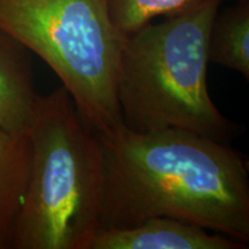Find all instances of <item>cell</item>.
Wrapping results in <instances>:
<instances>
[{
    "label": "cell",
    "mask_w": 249,
    "mask_h": 249,
    "mask_svg": "<svg viewBox=\"0 0 249 249\" xmlns=\"http://www.w3.org/2000/svg\"><path fill=\"white\" fill-rule=\"evenodd\" d=\"M98 138L99 229L171 217L249 244L248 166L238 150L188 130L139 133L124 124Z\"/></svg>",
    "instance_id": "cell-1"
},
{
    "label": "cell",
    "mask_w": 249,
    "mask_h": 249,
    "mask_svg": "<svg viewBox=\"0 0 249 249\" xmlns=\"http://www.w3.org/2000/svg\"><path fill=\"white\" fill-rule=\"evenodd\" d=\"M222 0H198L163 22L124 36L117 96L124 127L182 129L229 143L239 126L220 113L208 89L209 37Z\"/></svg>",
    "instance_id": "cell-2"
},
{
    "label": "cell",
    "mask_w": 249,
    "mask_h": 249,
    "mask_svg": "<svg viewBox=\"0 0 249 249\" xmlns=\"http://www.w3.org/2000/svg\"><path fill=\"white\" fill-rule=\"evenodd\" d=\"M13 249H89L99 229L103 149L64 87L39 96Z\"/></svg>",
    "instance_id": "cell-3"
},
{
    "label": "cell",
    "mask_w": 249,
    "mask_h": 249,
    "mask_svg": "<svg viewBox=\"0 0 249 249\" xmlns=\"http://www.w3.org/2000/svg\"><path fill=\"white\" fill-rule=\"evenodd\" d=\"M0 29L46 62L97 135L123 124L117 88L124 36L108 0H0Z\"/></svg>",
    "instance_id": "cell-4"
},
{
    "label": "cell",
    "mask_w": 249,
    "mask_h": 249,
    "mask_svg": "<svg viewBox=\"0 0 249 249\" xmlns=\"http://www.w3.org/2000/svg\"><path fill=\"white\" fill-rule=\"evenodd\" d=\"M248 245L196 224L152 217L124 229H99L89 249H245Z\"/></svg>",
    "instance_id": "cell-5"
},
{
    "label": "cell",
    "mask_w": 249,
    "mask_h": 249,
    "mask_svg": "<svg viewBox=\"0 0 249 249\" xmlns=\"http://www.w3.org/2000/svg\"><path fill=\"white\" fill-rule=\"evenodd\" d=\"M38 97L29 50L0 29V128L27 134Z\"/></svg>",
    "instance_id": "cell-6"
},
{
    "label": "cell",
    "mask_w": 249,
    "mask_h": 249,
    "mask_svg": "<svg viewBox=\"0 0 249 249\" xmlns=\"http://www.w3.org/2000/svg\"><path fill=\"white\" fill-rule=\"evenodd\" d=\"M27 134L0 128V249H13L30 169Z\"/></svg>",
    "instance_id": "cell-7"
},
{
    "label": "cell",
    "mask_w": 249,
    "mask_h": 249,
    "mask_svg": "<svg viewBox=\"0 0 249 249\" xmlns=\"http://www.w3.org/2000/svg\"><path fill=\"white\" fill-rule=\"evenodd\" d=\"M209 62L249 79V4L239 1L216 15L209 37Z\"/></svg>",
    "instance_id": "cell-8"
},
{
    "label": "cell",
    "mask_w": 249,
    "mask_h": 249,
    "mask_svg": "<svg viewBox=\"0 0 249 249\" xmlns=\"http://www.w3.org/2000/svg\"><path fill=\"white\" fill-rule=\"evenodd\" d=\"M198 0H108L112 21L123 36H128L158 17H172Z\"/></svg>",
    "instance_id": "cell-9"
},
{
    "label": "cell",
    "mask_w": 249,
    "mask_h": 249,
    "mask_svg": "<svg viewBox=\"0 0 249 249\" xmlns=\"http://www.w3.org/2000/svg\"><path fill=\"white\" fill-rule=\"evenodd\" d=\"M239 1H248V0H239Z\"/></svg>",
    "instance_id": "cell-10"
}]
</instances>
